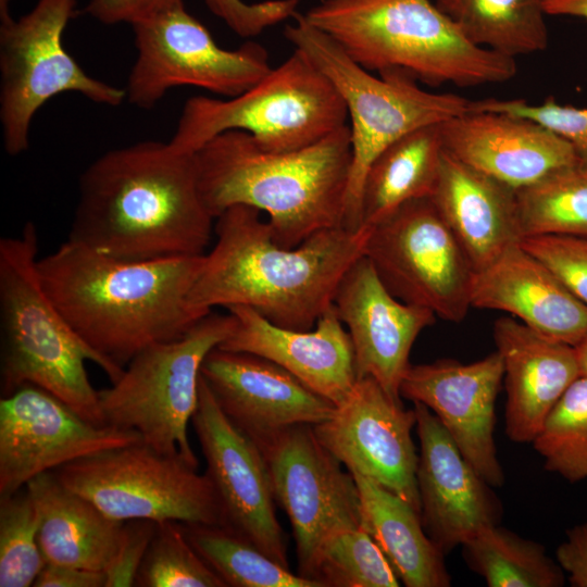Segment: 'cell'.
<instances>
[{"instance_id":"d6986e66","label":"cell","mask_w":587,"mask_h":587,"mask_svg":"<svg viewBox=\"0 0 587 587\" xmlns=\"http://www.w3.org/2000/svg\"><path fill=\"white\" fill-rule=\"evenodd\" d=\"M420 452L416 484L423 528L445 554L479 530L498 525L502 503L466 461L438 417L413 402Z\"/></svg>"},{"instance_id":"bcb514c9","label":"cell","mask_w":587,"mask_h":587,"mask_svg":"<svg viewBox=\"0 0 587 587\" xmlns=\"http://www.w3.org/2000/svg\"><path fill=\"white\" fill-rule=\"evenodd\" d=\"M579 362L580 373L587 376V339L575 347Z\"/></svg>"},{"instance_id":"277c9868","label":"cell","mask_w":587,"mask_h":587,"mask_svg":"<svg viewBox=\"0 0 587 587\" xmlns=\"http://www.w3.org/2000/svg\"><path fill=\"white\" fill-rule=\"evenodd\" d=\"M202 199L216 218L234 205L266 213L275 241L294 248L344 227L352 148L349 125L294 151L262 149L246 132H224L195 154Z\"/></svg>"},{"instance_id":"6da1fadb","label":"cell","mask_w":587,"mask_h":587,"mask_svg":"<svg viewBox=\"0 0 587 587\" xmlns=\"http://www.w3.org/2000/svg\"><path fill=\"white\" fill-rule=\"evenodd\" d=\"M213 220L195 155L146 140L110 150L83 172L67 239L123 261L201 255Z\"/></svg>"},{"instance_id":"ba28073f","label":"cell","mask_w":587,"mask_h":587,"mask_svg":"<svg viewBox=\"0 0 587 587\" xmlns=\"http://www.w3.org/2000/svg\"><path fill=\"white\" fill-rule=\"evenodd\" d=\"M347 121L337 88L304 53L294 49L238 96L187 99L168 142L179 152L195 154L215 136L241 130L266 151L287 152L320 141L348 125Z\"/></svg>"},{"instance_id":"7dc6e473","label":"cell","mask_w":587,"mask_h":587,"mask_svg":"<svg viewBox=\"0 0 587 587\" xmlns=\"http://www.w3.org/2000/svg\"><path fill=\"white\" fill-rule=\"evenodd\" d=\"M10 0H0V18L1 23L9 21L11 17L9 12Z\"/></svg>"},{"instance_id":"2e32d148","label":"cell","mask_w":587,"mask_h":587,"mask_svg":"<svg viewBox=\"0 0 587 587\" xmlns=\"http://www.w3.org/2000/svg\"><path fill=\"white\" fill-rule=\"evenodd\" d=\"M191 424L218 498L224 526L289 567L286 535L264 455L257 442L222 411L202 375Z\"/></svg>"},{"instance_id":"5b68a950","label":"cell","mask_w":587,"mask_h":587,"mask_svg":"<svg viewBox=\"0 0 587 587\" xmlns=\"http://www.w3.org/2000/svg\"><path fill=\"white\" fill-rule=\"evenodd\" d=\"M367 71L430 87L502 84L515 59L475 46L432 0H321L304 13Z\"/></svg>"},{"instance_id":"7c38bea8","label":"cell","mask_w":587,"mask_h":587,"mask_svg":"<svg viewBox=\"0 0 587 587\" xmlns=\"http://www.w3.org/2000/svg\"><path fill=\"white\" fill-rule=\"evenodd\" d=\"M363 255L399 300L461 322L475 267L430 197L408 201L369 228Z\"/></svg>"},{"instance_id":"cb8c5ba5","label":"cell","mask_w":587,"mask_h":587,"mask_svg":"<svg viewBox=\"0 0 587 587\" xmlns=\"http://www.w3.org/2000/svg\"><path fill=\"white\" fill-rule=\"evenodd\" d=\"M494 340L504 369L507 436L514 442H533L565 390L582 375L576 349L509 316L495 322Z\"/></svg>"},{"instance_id":"d4e9b609","label":"cell","mask_w":587,"mask_h":587,"mask_svg":"<svg viewBox=\"0 0 587 587\" xmlns=\"http://www.w3.org/2000/svg\"><path fill=\"white\" fill-rule=\"evenodd\" d=\"M471 305L505 311L535 332L573 347L587 339V307L520 242L475 272Z\"/></svg>"},{"instance_id":"7bdbcfd3","label":"cell","mask_w":587,"mask_h":587,"mask_svg":"<svg viewBox=\"0 0 587 587\" xmlns=\"http://www.w3.org/2000/svg\"><path fill=\"white\" fill-rule=\"evenodd\" d=\"M555 558L571 586L587 587V523L567 529Z\"/></svg>"},{"instance_id":"f6af8a7d","label":"cell","mask_w":587,"mask_h":587,"mask_svg":"<svg viewBox=\"0 0 587 587\" xmlns=\"http://www.w3.org/2000/svg\"><path fill=\"white\" fill-rule=\"evenodd\" d=\"M547 15L574 16L587 20V0H544Z\"/></svg>"},{"instance_id":"7402d4cb","label":"cell","mask_w":587,"mask_h":587,"mask_svg":"<svg viewBox=\"0 0 587 587\" xmlns=\"http://www.w3.org/2000/svg\"><path fill=\"white\" fill-rule=\"evenodd\" d=\"M440 133L446 151L514 190L583 163L561 136L505 113L471 111L441 123Z\"/></svg>"},{"instance_id":"44dd1931","label":"cell","mask_w":587,"mask_h":587,"mask_svg":"<svg viewBox=\"0 0 587 587\" xmlns=\"http://www.w3.org/2000/svg\"><path fill=\"white\" fill-rule=\"evenodd\" d=\"M201 375L226 416L254 441L294 425H316L336 405L263 357L214 348Z\"/></svg>"},{"instance_id":"83f0119b","label":"cell","mask_w":587,"mask_h":587,"mask_svg":"<svg viewBox=\"0 0 587 587\" xmlns=\"http://www.w3.org/2000/svg\"><path fill=\"white\" fill-rule=\"evenodd\" d=\"M362 527L407 587H448L445 554L425 533L420 513L376 482L357 474Z\"/></svg>"},{"instance_id":"52a82bcc","label":"cell","mask_w":587,"mask_h":587,"mask_svg":"<svg viewBox=\"0 0 587 587\" xmlns=\"http://www.w3.org/2000/svg\"><path fill=\"white\" fill-rule=\"evenodd\" d=\"M284 29L286 39L334 84L350 121L352 163L344 227L360 229V199L374 159L397 139L420 127L441 124L471 112L473 101L454 93L430 92L401 72L371 74L327 34L297 12Z\"/></svg>"},{"instance_id":"f35d334b","label":"cell","mask_w":587,"mask_h":587,"mask_svg":"<svg viewBox=\"0 0 587 587\" xmlns=\"http://www.w3.org/2000/svg\"><path fill=\"white\" fill-rule=\"evenodd\" d=\"M520 245L545 263L587 307V238L540 235L522 238Z\"/></svg>"},{"instance_id":"60d3db41","label":"cell","mask_w":587,"mask_h":587,"mask_svg":"<svg viewBox=\"0 0 587 587\" xmlns=\"http://www.w3.org/2000/svg\"><path fill=\"white\" fill-rule=\"evenodd\" d=\"M155 527L157 523L149 520L124 522L117 552L104 571L107 577L105 587L135 586L138 571Z\"/></svg>"},{"instance_id":"5bb4252c","label":"cell","mask_w":587,"mask_h":587,"mask_svg":"<svg viewBox=\"0 0 587 587\" xmlns=\"http://www.w3.org/2000/svg\"><path fill=\"white\" fill-rule=\"evenodd\" d=\"M255 442L275 501L289 519L302 576L328 537L362 526L355 479L320 442L312 425H294Z\"/></svg>"},{"instance_id":"f546056e","label":"cell","mask_w":587,"mask_h":587,"mask_svg":"<svg viewBox=\"0 0 587 587\" xmlns=\"http://www.w3.org/2000/svg\"><path fill=\"white\" fill-rule=\"evenodd\" d=\"M475 46L515 59L549 42L544 0H435Z\"/></svg>"},{"instance_id":"8992f818","label":"cell","mask_w":587,"mask_h":587,"mask_svg":"<svg viewBox=\"0 0 587 587\" xmlns=\"http://www.w3.org/2000/svg\"><path fill=\"white\" fill-rule=\"evenodd\" d=\"M38 236L33 222L0 239L1 391L8 396L35 385L85 420L105 425L99 390L85 363L97 364L114 383L121 376L72 329L47 295L37 267Z\"/></svg>"},{"instance_id":"836d02e7","label":"cell","mask_w":587,"mask_h":587,"mask_svg":"<svg viewBox=\"0 0 587 587\" xmlns=\"http://www.w3.org/2000/svg\"><path fill=\"white\" fill-rule=\"evenodd\" d=\"M302 576L322 587H398L401 583L384 552L362 526L328 537Z\"/></svg>"},{"instance_id":"ee69618b","label":"cell","mask_w":587,"mask_h":587,"mask_svg":"<svg viewBox=\"0 0 587 587\" xmlns=\"http://www.w3.org/2000/svg\"><path fill=\"white\" fill-rule=\"evenodd\" d=\"M105 573L70 565L46 563L35 587H105Z\"/></svg>"},{"instance_id":"7a4b0ae2","label":"cell","mask_w":587,"mask_h":587,"mask_svg":"<svg viewBox=\"0 0 587 587\" xmlns=\"http://www.w3.org/2000/svg\"><path fill=\"white\" fill-rule=\"evenodd\" d=\"M204 254L123 261L67 239L37 267L72 329L122 375L142 349L183 336L207 315L188 303Z\"/></svg>"},{"instance_id":"e0dca14e","label":"cell","mask_w":587,"mask_h":587,"mask_svg":"<svg viewBox=\"0 0 587 587\" xmlns=\"http://www.w3.org/2000/svg\"><path fill=\"white\" fill-rule=\"evenodd\" d=\"M415 424L413 408L405 409L372 377H362L327 420L313 425V430L348 472L376 482L421 515L419 453L412 439Z\"/></svg>"},{"instance_id":"ab89813d","label":"cell","mask_w":587,"mask_h":587,"mask_svg":"<svg viewBox=\"0 0 587 587\" xmlns=\"http://www.w3.org/2000/svg\"><path fill=\"white\" fill-rule=\"evenodd\" d=\"M210 11L234 33L250 38L298 12L299 0H265L247 3L242 0H204Z\"/></svg>"},{"instance_id":"603a6c76","label":"cell","mask_w":587,"mask_h":587,"mask_svg":"<svg viewBox=\"0 0 587 587\" xmlns=\"http://www.w3.org/2000/svg\"><path fill=\"white\" fill-rule=\"evenodd\" d=\"M227 310L236 324L218 348L268 359L336 407L349 397L358 380L354 352L334 304L307 330L277 326L248 307Z\"/></svg>"},{"instance_id":"8d00e7d4","label":"cell","mask_w":587,"mask_h":587,"mask_svg":"<svg viewBox=\"0 0 587 587\" xmlns=\"http://www.w3.org/2000/svg\"><path fill=\"white\" fill-rule=\"evenodd\" d=\"M138 587H226L187 540L180 523H157L137 574Z\"/></svg>"},{"instance_id":"9c48e42d","label":"cell","mask_w":587,"mask_h":587,"mask_svg":"<svg viewBox=\"0 0 587 587\" xmlns=\"http://www.w3.org/2000/svg\"><path fill=\"white\" fill-rule=\"evenodd\" d=\"M235 324L230 312L211 311L183 336L138 352L111 387L99 390L105 424L134 430L157 451L198 467L188 424L198 405L202 363Z\"/></svg>"},{"instance_id":"d590c367","label":"cell","mask_w":587,"mask_h":587,"mask_svg":"<svg viewBox=\"0 0 587 587\" xmlns=\"http://www.w3.org/2000/svg\"><path fill=\"white\" fill-rule=\"evenodd\" d=\"M39 513L26 488L0 497V587L34 586L46 564Z\"/></svg>"},{"instance_id":"484cf974","label":"cell","mask_w":587,"mask_h":587,"mask_svg":"<svg viewBox=\"0 0 587 587\" xmlns=\"http://www.w3.org/2000/svg\"><path fill=\"white\" fill-rule=\"evenodd\" d=\"M430 199L476 272L521 240L516 190L446 150Z\"/></svg>"},{"instance_id":"4316f807","label":"cell","mask_w":587,"mask_h":587,"mask_svg":"<svg viewBox=\"0 0 587 587\" xmlns=\"http://www.w3.org/2000/svg\"><path fill=\"white\" fill-rule=\"evenodd\" d=\"M25 488L39 513L46 563L104 572L117 552L124 522L107 516L53 472L36 476Z\"/></svg>"},{"instance_id":"d6a6232c","label":"cell","mask_w":587,"mask_h":587,"mask_svg":"<svg viewBox=\"0 0 587 587\" xmlns=\"http://www.w3.org/2000/svg\"><path fill=\"white\" fill-rule=\"evenodd\" d=\"M521 239L540 235L587 238V165L558 170L516 190Z\"/></svg>"},{"instance_id":"4fadbf2b","label":"cell","mask_w":587,"mask_h":587,"mask_svg":"<svg viewBox=\"0 0 587 587\" xmlns=\"http://www.w3.org/2000/svg\"><path fill=\"white\" fill-rule=\"evenodd\" d=\"M132 26L137 58L125 93L140 109L153 108L177 86L235 97L272 70L267 50L258 42L235 50L217 46L183 0Z\"/></svg>"},{"instance_id":"3957f363","label":"cell","mask_w":587,"mask_h":587,"mask_svg":"<svg viewBox=\"0 0 587 587\" xmlns=\"http://www.w3.org/2000/svg\"><path fill=\"white\" fill-rule=\"evenodd\" d=\"M261 213L234 205L215 218L216 241L204 254L188 303L202 314L243 305L277 326L311 329L363 255L369 228H329L285 248Z\"/></svg>"},{"instance_id":"8fae6325","label":"cell","mask_w":587,"mask_h":587,"mask_svg":"<svg viewBox=\"0 0 587 587\" xmlns=\"http://www.w3.org/2000/svg\"><path fill=\"white\" fill-rule=\"evenodd\" d=\"M76 0H38L18 20L0 27V122L8 154L29 146L36 112L51 98L78 92L88 100L116 107L125 89L89 76L65 50L63 32L74 15Z\"/></svg>"},{"instance_id":"ac0fdd59","label":"cell","mask_w":587,"mask_h":587,"mask_svg":"<svg viewBox=\"0 0 587 587\" xmlns=\"http://www.w3.org/2000/svg\"><path fill=\"white\" fill-rule=\"evenodd\" d=\"M503 376L496 350L472 363L439 359L411 364L400 385L401 398L426 405L466 461L498 488L505 480L495 442L496 401Z\"/></svg>"},{"instance_id":"9a60e30c","label":"cell","mask_w":587,"mask_h":587,"mask_svg":"<svg viewBox=\"0 0 587 587\" xmlns=\"http://www.w3.org/2000/svg\"><path fill=\"white\" fill-rule=\"evenodd\" d=\"M139 441L134 430L91 423L45 389L24 385L0 400V497L80 458Z\"/></svg>"},{"instance_id":"ffe728a7","label":"cell","mask_w":587,"mask_h":587,"mask_svg":"<svg viewBox=\"0 0 587 587\" xmlns=\"http://www.w3.org/2000/svg\"><path fill=\"white\" fill-rule=\"evenodd\" d=\"M333 304L350 336L358 378L372 377L401 400L412 346L435 313L396 298L364 255L344 275Z\"/></svg>"},{"instance_id":"f1b7e54d","label":"cell","mask_w":587,"mask_h":587,"mask_svg":"<svg viewBox=\"0 0 587 587\" xmlns=\"http://www.w3.org/2000/svg\"><path fill=\"white\" fill-rule=\"evenodd\" d=\"M445 152L440 124L408 133L370 165L360 199V228H370L403 203L430 197Z\"/></svg>"},{"instance_id":"e575fe53","label":"cell","mask_w":587,"mask_h":587,"mask_svg":"<svg viewBox=\"0 0 587 587\" xmlns=\"http://www.w3.org/2000/svg\"><path fill=\"white\" fill-rule=\"evenodd\" d=\"M532 444L547 471L570 483L587 480V376L570 385Z\"/></svg>"},{"instance_id":"4dcf8cb0","label":"cell","mask_w":587,"mask_h":587,"mask_svg":"<svg viewBox=\"0 0 587 587\" xmlns=\"http://www.w3.org/2000/svg\"><path fill=\"white\" fill-rule=\"evenodd\" d=\"M467 567L489 587H561L566 575L546 548L492 525L461 545Z\"/></svg>"},{"instance_id":"30bf717a","label":"cell","mask_w":587,"mask_h":587,"mask_svg":"<svg viewBox=\"0 0 587 587\" xmlns=\"http://www.w3.org/2000/svg\"><path fill=\"white\" fill-rule=\"evenodd\" d=\"M197 470L180 455L139 441L80 458L53 473L116 521L224 525L214 487Z\"/></svg>"},{"instance_id":"74e56055","label":"cell","mask_w":587,"mask_h":587,"mask_svg":"<svg viewBox=\"0 0 587 587\" xmlns=\"http://www.w3.org/2000/svg\"><path fill=\"white\" fill-rule=\"evenodd\" d=\"M472 111L505 113L535 121L565 139L587 165V108L562 105L553 97L546 98L541 104L523 99L488 98L473 101Z\"/></svg>"},{"instance_id":"1f68e13d","label":"cell","mask_w":587,"mask_h":587,"mask_svg":"<svg viewBox=\"0 0 587 587\" xmlns=\"http://www.w3.org/2000/svg\"><path fill=\"white\" fill-rule=\"evenodd\" d=\"M196 552L226 587H322L294 574L233 529L216 524L180 523Z\"/></svg>"},{"instance_id":"b9f144b4","label":"cell","mask_w":587,"mask_h":587,"mask_svg":"<svg viewBox=\"0 0 587 587\" xmlns=\"http://www.w3.org/2000/svg\"><path fill=\"white\" fill-rule=\"evenodd\" d=\"M179 0H89L85 12L103 24L143 21Z\"/></svg>"}]
</instances>
